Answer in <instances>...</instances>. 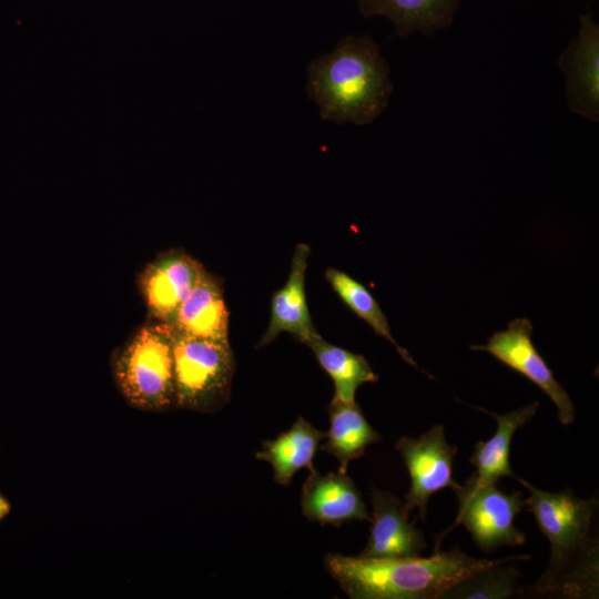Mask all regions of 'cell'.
Wrapping results in <instances>:
<instances>
[{"instance_id": "5bb4252c", "label": "cell", "mask_w": 599, "mask_h": 599, "mask_svg": "<svg viewBox=\"0 0 599 599\" xmlns=\"http://www.w3.org/2000/svg\"><path fill=\"white\" fill-rule=\"evenodd\" d=\"M167 325L177 334L229 342V312L221 283L205 271Z\"/></svg>"}, {"instance_id": "2e32d148", "label": "cell", "mask_w": 599, "mask_h": 599, "mask_svg": "<svg viewBox=\"0 0 599 599\" xmlns=\"http://www.w3.org/2000/svg\"><path fill=\"white\" fill-rule=\"evenodd\" d=\"M538 405L539 403L536 400L504 415L476 407L497 422L494 436L487 441H477L469 459L470 464L476 467V473L471 475L476 481L497 484L502 477L516 479L517 475L509 464L510 444L515 433L535 416Z\"/></svg>"}, {"instance_id": "4fadbf2b", "label": "cell", "mask_w": 599, "mask_h": 599, "mask_svg": "<svg viewBox=\"0 0 599 599\" xmlns=\"http://www.w3.org/2000/svg\"><path fill=\"white\" fill-rule=\"evenodd\" d=\"M309 245L300 243L293 253L285 285L272 296L271 318L257 347L273 342L281 332H288L304 344L319 336L308 311L305 295V273Z\"/></svg>"}, {"instance_id": "277c9868", "label": "cell", "mask_w": 599, "mask_h": 599, "mask_svg": "<svg viewBox=\"0 0 599 599\" xmlns=\"http://www.w3.org/2000/svg\"><path fill=\"white\" fill-rule=\"evenodd\" d=\"M120 392L134 408L163 412L175 407L172 331L165 323L140 328L113 361Z\"/></svg>"}, {"instance_id": "9a60e30c", "label": "cell", "mask_w": 599, "mask_h": 599, "mask_svg": "<svg viewBox=\"0 0 599 599\" xmlns=\"http://www.w3.org/2000/svg\"><path fill=\"white\" fill-rule=\"evenodd\" d=\"M461 0H357L365 18L376 16L389 19L395 34L402 38L413 32L432 35L448 28L455 19Z\"/></svg>"}, {"instance_id": "8992f818", "label": "cell", "mask_w": 599, "mask_h": 599, "mask_svg": "<svg viewBox=\"0 0 599 599\" xmlns=\"http://www.w3.org/2000/svg\"><path fill=\"white\" fill-rule=\"evenodd\" d=\"M454 493L459 504L454 527L463 525L483 551L526 542L525 534L514 525L526 507L519 490L506 494L496 484H481L470 476Z\"/></svg>"}, {"instance_id": "9c48e42d", "label": "cell", "mask_w": 599, "mask_h": 599, "mask_svg": "<svg viewBox=\"0 0 599 599\" xmlns=\"http://www.w3.org/2000/svg\"><path fill=\"white\" fill-rule=\"evenodd\" d=\"M564 73L569 109L592 121L599 120V26L589 13L579 16L577 35L558 59Z\"/></svg>"}, {"instance_id": "7c38bea8", "label": "cell", "mask_w": 599, "mask_h": 599, "mask_svg": "<svg viewBox=\"0 0 599 599\" xmlns=\"http://www.w3.org/2000/svg\"><path fill=\"white\" fill-rule=\"evenodd\" d=\"M303 515L321 525L341 526L353 520H369L365 502L346 473L322 475L309 470L301 495Z\"/></svg>"}, {"instance_id": "44dd1931", "label": "cell", "mask_w": 599, "mask_h": 599, "mask_svg": "<svg viewBox=\"0 0 599 599\" xmlns=\"http://www.w3.org/2000/svg\"><path fill=\"white\" fill-rule=\"evenodd\" d=\"M507 560L476 572L460 581L441 598H488L505 599L520 595L519 570Z\"/></svg>"}, {"instance_id": "3957f363", "label": "cell", "mask_w": 599, "mask_h": 599, "mask_svg": "<svg viewBox=\"0 0 599 599\" xmlns=\"http://www.w3.org/2000/svg\"><path fill=\"white\" fill-rule=\"evenodd\" d=\"M307 95L322 119L364 125L376 120L393 92L389 68L369 35H348L307 69Z\"/></svg>"}, {"instance_id": "30bf717a", "label": "cell", "mask_w": 599, "mask_h": 599, "mask_svg": "<svg viewBox=\"0 0 599 599\" xmlns=\"http://www.w3.org/2000/svg\"><path fill=\"white\" fill-rule=\"evenodd\" d=\"M205 270L184 252L172 251L156 257L142 272L140 286L150 314L170 323Z\"/></svg>"}, {"instance_id": "52a82bcc", "label": "cell", "mask_w": 599, "mask_h": 599, "mask_svg": "<svg viewBox=\"0 0 599 599\" xmlns=\"http://www.w3.org/2000/svg\"><path fill=\"white\" fill-rule=\"evenodd\" d=\"M396 449L410 478L403 507L408 514L417 509L418 518L425 520L429 498L441 489L459 486L453 477L457 447L447 441L443 425H434L418 438L402 437Z\"/></svg>"}, {"instance_id": "7a4b0ae2", "label": "cell", "mask_w": 599, "mask_h": 599, "mask_svg": "<svg viewBox=\"0 0 599 599\" xmlns=\"http://www.w3.org/2000/svg\"><path fill=\"white\" fill-rule=\"evenodd\" d=\"M520 555L497 560L477 559L458 547L436 550L428 558H364L328 554V573L353 599H438L450 588L486 568L507 560H528Z\"/></svg>"}, {"instance_id": "8fae6325", "label": "cell", "mask_w": 599, "mask_h": 599, "mask_svg": "<svg viewBox=\"0 0 599 599\" xmlns=\"http://www.w3.org/2000/svg\"><path fill=\"white\" fill-rule=\"evenodd\" d=\"M369 520L370 532L361 557H417L426 547L423 531L408 521L402 500L389 491L372 489Z\"/></svg>"}, {"instance_id": "7402d4cb", "label": "cell", "mask_w": 599, "mask_h": 599, "mask_svg": "<svg viewBox=\"0 0 599 599\" xmlns=\"http://www.w3.org/2000/svg\"><path fill=\"white\" fill-rule=\"evenodd\" d=\"M10 511H11L10 501L3 495L0 494V520L7 517Z\"/></svg>"}, {"instance_id": "5b68a950", "label": "cell", "mask_w": 599, "mask_h": 599, "mask_svg": "<svg viewBox=\"0 0 599 599\" xmlns=\"http://www.w3.org/2000/svg\"><path fill=\"white\" fill-rule=\"evenodd\" d=\"M172 344L175 407L202 413L220 409L230 397L235 366L230 343L172 331Z\"/></svg>"}, {"instance_id": "e0dca14e", "label": "cell", "mask_w": 599, "mask_h": 599, "mask_svg": "<svg viewBox=\"0 0 599 599\" xmlns=\"http://www.w3.org/2000/svg\"><path fill=\"white\" fill-rule=\"evenodd\" d=\"M329 429L321 449L334 456L339 471L346 473L348 464L362 457L366 448L380 439L367 422L358 404L332 399L328 405Z\"/></svg>"}, {"instance_id": "ba28073f", "label": "cell", "mask_w": 599, "mask_h": 599, "mask_svg": "<svg viewBox=\"0 0 599 599\" xmlns=\"http://www.w3.org/2000/svg\"><path fill=\"white\" fill-rule=\"evenodd\" d=\"M532 331L528 318H515L507 329L495 332L487 344L471 345L469 348L489 353L536 384L556 405L560 423L569 425L575 420V405L536 349L531 338Z\"/></svg>"}, {"instance_id": "6da1fadb", "label": "cell", "mask_w": 599, "mask_h": 599, "mask_svg": "<svg viewBox=\"0 0 599 599\" xmlns=\"http://www.w3.org/2000/svg\"><path fill=\"white\" fill-rule=\"evenodd\" d=\"M528 491L532 512L550 546L549 561L537 581L520 589L530 597L593 599L599 595V541L593 531L597 498H581L569 487L541 490L516 477Z\"/></svg>"}, {"instance_id": "ac0fdd59", "label": "cell", "mask_w": 599, "mask_h": 599, "mask_svg": "<svg viewBox=\"0 0 599 599\" xmlns=\"http://www.w3.org/2000/svg\"><path fill=\"white\" fill-rule=\"evenodd\" d=\"M324 438L325 433L300 416L288 430L264 441L255 457L268 463L274 479L287 486L301 468L314 469L312 461Z\"/></svg>"}, {"instance_id": "ffe728a7", "label": "cell", "mask_w": 599, "mask_h": 599, "mask_svg": "<svg viewBox=\"0 0 599 599\" xmlns=\"http://www.w3.org/2000/svg\"><path fill=\"white\" fill-rule=\"evenodd\" d=\"M325 277L335 293L353 313L365 321L377 335L390 342L407 364L422 370L408 351L403 348L394 339L386 315L372 293L362 283L347 273L333 267L325 271Z\"/></svg>"}, {"instance_id": "d6986e66", "label": "cell", "mask_w": 599, "mask_h": 599, "mask_svg": "<svg viewBox=\"0 0 599 599\" xmlns=\"http://www.w3.org/2000/svg\"><path fill=\"white\" fill-rule=\"evenodd\" d=\"M306 345L333 379L334 399L353 402L359 386L378 380V376L361 354L335 346L324 341L321 335Z\"/></svg>"}]
</instances>
